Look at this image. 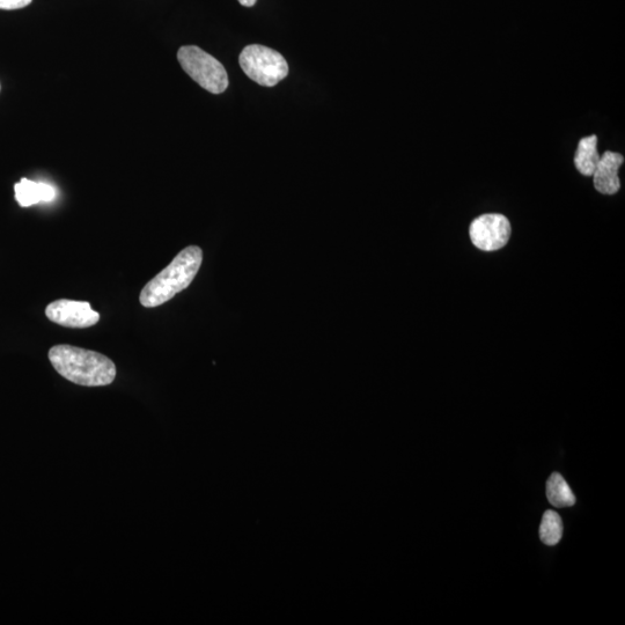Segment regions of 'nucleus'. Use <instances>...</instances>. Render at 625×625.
<instances>
[{
  "label": "nucleus",
  "mask_w": 625,
  "mask_h": 625,
  "mask_svg": "<svg viewBox=\"0 0 625 625\" xmlns=\"http://www.w3.org/2000/svg\"><path fill=\"white\" fill-rule=\"evenodd\" d=\"M49 360L58 374L79 386H108L116 378L113 360L99 352L66 344L55 345L49 350Z\"/></svg>",
  "instance_id": "obj_1"
},
{
  "label": "nucleus",
  "mask_w": 625,
  "mask_h": 625,
  "mask_svg": "<svg viewBox=\"0 0 625 625\" xmlns=\"http://www.w3.org/2000/svg\"><path fill=\"white\" fill-rule=\"evenodd\" d=\"M203 262L200 247L183 249L169 266L144 286L139 301L146 308L164 305L193 283Z\"/></svg>",
  "instance_id": "obj_2"
},
{
  "label": "nucleus",
  "mask_w": 625,
  "mask_h": 625,
  "mask_svg": "<svg viewBox=\"0 0 625 625\" xmlns=\"http://www.w3.org/2000/svg\"><path fill=\"white\" fill-rule=\"evenodd\" d=\"M178 60L187 75L212 94H222L229 87V76L224 65L196 46L182 47Z\"/></svg>",
  "instance_id": "obj_3"
},
{
  "label": "nucleus",
  "mask_w": 625,
  "mask_h": 625,
  "mask_svg": "<svg viewBox=\"0 0 625 625\" xmlns=\"http://www.w3.org/2000/svg\"><path fill=\"white\" fill-rule=\"evenodd\" d=\"M239 63L249 79L264 87H274L289 75V64L282 54L260 44L242 50Z\"/></svg>",
  "instance_id": "obj_4"
},
{
  "label": "nucleus",
  "mask_w": 625,
  "mask_h": 625,
  "mask_svg": "<svg viewBox=\"0 0 625 625\" xmlns=\"http://www.w3.org/2000/svg\"><path fill=\"white\" fill-rule=\"evenodd\" d=\"M510 220L499 213H488L473 220L469 227L470 240L483 252H496L511 238Z\"/></svg>",
  "instance_id": "obj_5"
},
{
  "label": "nucleus",
  "mask_w": 625,
  "mask_h": 625,
  "mask_svg": "<svg viewBox=\"0 0 625 625\" xmlns=\"http://www.w3.org/2000/svg\"><path fill=\"white\" fill-rule=\"evenodd\" d=\"M47 318L66 328L86 329L98 325L100 314L87 301L61 299L46 308Z\"/></svg>",
  "instance_id": "obj_6"
},
{
  "label": "nucleus",
  "mask_w": 625,
  "mask_h": 625,
  "mask_svg": "<svg viewBox=\"0 0 625 625\" xmlns=\"http://www.w3.org/2000/svg\"><path fill=\"white\" fill-rule=\"evenodd\" d=\"M624 164L621 153L607 151L600 157L593 173L594 187L600 194L615 195L621 189L619 171Z\"/></svg>",
  "instance_id": "obj_7"
},
{
  "label": "nucleus",
  "mask_w": 625,
  "mask_h": 625,
  "mask_svg": "<svg viewBox=\"0 0 625 625\" xmlns=\"http://www.w3.org/2000/svg\"><path fill=\"white\" fill-rule=\"evenodd\" d=\"M14 191H16V200L22 208L32 207L41 202H51L56 196L54 187L28 179H21L14 186Z\"/></svg>",
  "instance_id": "obj_8"
},
{
  "label": "nucleus",
  "mask_w": 625,
  "mask_h": 625,
  "mask_svg": "<svg viewBox=\"0 0 625 625\" xmlns=\"http://www.w3.org/2000/svg\"><path fill=\"white\" fill-rule=\"evenodd\" d=\"M600 154L598 152V137L595 135L580 139L575 159V166L580 174L592 176L597 167Z\"/></svg>",
  "instance_id": "obj_9"
},
{
  "label": "nucleus",
  "mask_w": 625,
  "mask_h": 625,
  "mask_svg": "<svg viewBox=\"0 0 625 625\" xmlns=\"http://www.w3.org/2000/svg\"><path fill=\"white\" fill-rule=\"evenodd\" d=\"M547 497L549 503L557 509L570 507L576 504V497L573 495L568 482L561 474L554 473L547 482Z\"/></svg>",
  "instance_id": "obj_10"
},
{
  "label": "nucleus",
  "mask_w": 625,
  "mask_h": 625,
  "mask_svg": "<svg viewBox=\"0 0 625 625\" xmlns=\"http://www.w3.org/2000/svg\"><path fill=\"white\" fill-rule=\"evenodd\" d=\"M563 536V522L560 514L555 511L544 512L541 526L540 538L547 546H556Z\"/></svg>",
  "instance_id": "obj_11"
},
{
  "label": "nucleus",
  "mask_w": 625,
  "mask_h": 625,
  "mask_svg": "<svg viewBox=\"0 0 625 625\" xmlns=\"http://www.w3.org/2000/svg\"><path fill=\"white\" fill-rule=\"evenodd\" d=\"M33 0H0V10L12 11L24 9Z\"/></svg>",
  "instance_id": "obj_12"
},
{
  "label": "nucleus",
  "mask_w": 625,
  "mask_h": 625,
  "mask_svg": "<svg viewBox=\"0 0 625 625\" xmlns=\"http://www.w3.org/2000/svg\"><path fill=\"white\" fill-rule=\"evenodd\" d=\"M238 2L245 7H253L257 0H238Z\"/></svg>",
  "instance_id": "obj_13"
}]
</instances>
